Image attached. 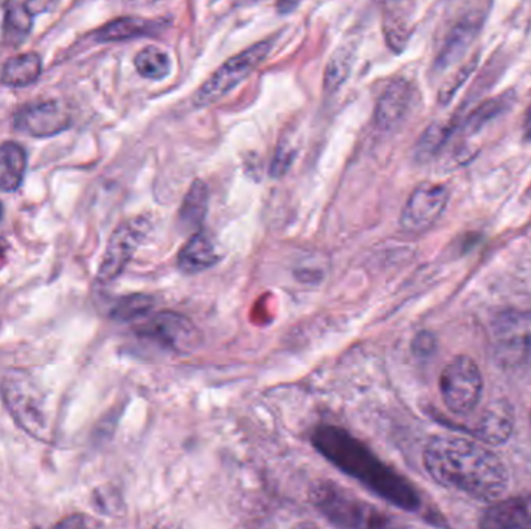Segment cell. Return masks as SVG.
Masks as SVG:
<instances>
[{
	"instance_id": "6da1fadb",
	"label": "cell",
	"mask_w": 531,
	"mask_h": 529,
	"mask_svg": "<svg viewBox=\"0 0 531 529\" xmlns=\"http://www.w3.org/2000/svg\"><path fill=\"white\" fill-rule=\"evenodd\" d=\"M423 461L438 485L482 502H496L510 481L496 453L463 436H434L424 449Z\"/></svg>"
},
{
	"instance_id": "7a4b0ae2",
	"label": "cell",
	"mask_w": 531,
	"mask_h": 529,
	"mask_svg": "<svg viewBox=\"0 0 531 529\" xmlns=\"http://www.w3.org/2000/svg\"><path fill=\"white\" fill-rule=\"evenodd\" d=\"M313 441L331 463L387 502L407 511H415L420 506L415 489L350 433L337 427H322L314 433Z\"/></svg>"
},
{
	"instance_id": "3957f363",
	"label": "cell",
	"mask_w": 531,
	"mask_h": 529,
	"mask_svg": "<svg viewBox=\"0 0 531 529\" xmlns=\"http://www.w3.org/2000/svg\"><path fill=\"white\" fill-rule=\"evenodd\" d=\"M0 395L18 426L42 443L52 440L46 398L30 374L11 370L0 381Z\"/></svg>"
},
{
	"instance_id": "277c9868",
	"label": "cell",
	"mask_w": 531,
	"mask_h": 529,
	"mask_svg": "<svg viewBox=\"0 0 531 529\" xmlns=\"http://www.w3.org/2000/svg\"><path fill=\"white\" fill-rule=\"evenodd\" d=\"M272 45H274L272 41L257 42L244 52L227 59L226 63L216 69L196 90L191 100L193 106L198 109L209 108L212 104L223 100L271 55Z\"/></svg>"
},
{
	"instance_id": "5b68a950",
	"label": "cell",
	"mask_w": 531,
	"mask_h": 529,
	"mask_svg": "<svg viewBox=\"0 0 531 529\" xmlns=\"http://www.w3.org/2000/svg\"><path fill=\"white\" fill-rule=\"evenodd\" d=\"M441 398L454 415L471 413L482 398L483 377L476 362L468 356L452 359L440 377Z\"/></svg>"
},
{
	"instance_id": "8992f818",
	"label": "cell",
	"mask_w": 531,
	"mask_h": 529,
	"mask_svg": "<svg viewBox=\"0 0 531 529\" xmlns=\"http://www.w3.org/2000/svg\"><path fill=\"white\" fill-rule=\"evenodd\" d=\"M314 502L342 529H387V519L378 509L330 483L317 489Z\"/></svg>"
},
{
	"instance_id": "52a82bcc",
	"label": "cell",
	"mask_w": 531,
	"mask_h": 529,
	"mask_svg": "<svg viewBox=\"0 0 531 529\" xmlns=\"http://www.w3.org/2000/svg\"><path fill=\"white\" fill-rule=\"evenodd\" d=\"M150 230L151 222L145 216H137L115 229L109 239L103 261L98 267V280L101 283H108L122 275Z\"/></svg>"
},
{
	"instance_id": "ba28073f",
	"label": "cell",
	"mask_w": 531,
	"mask_h": 529,
	"mask_svg": "<svg viewBox=\"0 0 531 529\" xmlns=\"http://www.w3.org/2000/svg\"><path fill=\"white\" fill-rule=\"evenodd\" d=\"M449 201L445 185L423 184L413 190L401 211V229L407 233L426 232L443 215Z\"/></svg>"
},
{
	"instance_id": "9c48e42d",
	"label": "cell",
	"mask_w": 531,
	"mask_h": 529,
	"mask_svg": "<svg viewBox=\"0 0 531 529\" xmlns=\"http://www.w3.org/2000/svg\"><path fill=\"white\" fill-rule=\"evenodd\" d=\"M499 359L507 365L522 364L531 356V315H500L494 325Z\"/></svg>"
},
{
	"instance_id": "30bf717a",
	"label": "cell",
	"mask_w": 531,
	"mask_h": 529,
	"mask_svg": "<svg viewBox=\"0 0 531 529\" xmlns=\"http://www.w3.org/2000/svg\"><path fill=\"white\" fill-rule=\"evenodd\" d=\"M70 126V115L59 101L28 104L14 117V128L36 139L61 134Z\"/></svg>"
},
{
	"instance_id": "8fae6325",
	"label": "cell",
	"mask_w": 531,
	"mask_h": 529,
	"mask_svg": "<svg viewBox=\"0 0 531 529\" xmlns=\"http://www.w3.org/2000/svg\"><path fill=\"white\" fill-rule=\"evenodd\" d=\"M139 334L177 351L190 348L198 337L195 325L187 317L170 311L154 314L140 326Z\"/></svg>"
},
{
	"instance_id": "7c38bea8",
	"label": "cell",
	"mask_w": 531,
	"mask_h": 529,
	"mask_svg": "<svg viewBox=\"0 0 531 529\" xmlns=\"http://www.w3.org/2000/svg\"><path fill=\"white\" fill-rule=\"evenodd\" d=\"M479 529H531V494L508 498L486 508Z\"/></svg>"
},
{
	"instance_id": "4fadbf2b",
	"label": "cell",
	"mask_w": 531,
	"mask_h": 529,
	"mask_svg": "<svg viewBox=\"0 0 531 529\" xmlns=\"http://www.w3.org/2000/svg\"><path fill=\"white\" fill-rule=\"evenodd\" d=\"M412 103V86L409 81L393 80L376 104L375 122L382 131H390L403 122Z\"/></svg>"
},
{
	"instance_id": "5bb4252c",
	"label": "cell",
	"mask_w": 531,
	"mask_h": 529,
	"mask_svg": "<svg viewBox=\"0 0 531 529\" xmlns=\"http://www.w3.org/2000/svg\"><path fill=\"white\" fill-rule=\"evenodd\" d=\"M219 261L218 250L210 236L199 232L191 236L177 255V266L185 274H201Z\"/></svg>"
},
{
	"instance_id": "9a60e30c",
	"label": "cell",
	"mask_w": 531,
	"mask_h": 529,
	"mask_svg": "<svg viewBox=\"0 0 531 529\" xmlns=\"http://www.w3.org/2000/svg\"><path fill=\"white\" fill-rule=\"evenodd\" d=\"M162 22L153 19L137 18V16H125L109 22L95 33L98 42H122L142 36H153L159 32Z\"/></svg>"
},
{
	"instance_id": "2e32d148",
	"label": "cell",
	"mask_w": 531,
	"mask_h": 529,
	"mask_svg": "<svg viewBox=\"0 0 531 529\" xmlns=\"http://www.w3.org/2000/svg\"><path fill=\"white\" fill-rule=\"evenodd\" d=\"M27 170V154L16 142L0 145V191L11 193L21 187Z\"/></svg>"
},
{
	"instance_id": "e0dca14e",
	"label": "cell",
	"mask_w": 531,
	"mask_h": 529,
	"mask_svg": "<svg viewBox=\"0 0 531 529\" xmlns=\"http://www.w3.org/2000/svg\"><path fill=\"white\" fill-rule=\"evenodd\" d=\"M42 72L41 56L35 52L21 53L5 63L0 81L5 86L27 87L38 81Z\"/></svg>"
},
{
	"instance_id": "ac0fdd59",
	"label": "cell",
	"mask_w": 531,
	"mask_h": 529,
	"mask_svg": "<svg viewBox=\"0 0 531 529\" xmlns=\"http://www.w3.org/2000/svg\"><path fill=\"white\" fill-rule=\"evenodd\" d=\"M210 191L204 180H195L188 188L179 208V221L187 229H193L202 224L209 210Z\"/></svg>"
},
{
	"instance_id": "d6986e66",
	"label": "cell",
	"mask_w": 531,
	"mask_h": 529,
	"mask_svg": "<svg viewBox=\"0 0 531 529\" xmlns=\"http://www.w3.org/2000/svg\"><path fill=\"white\" fill-rule=\"evenodd\" d=\"M134 66L140 77L146 80L160 81L171 72V59L165 50L159 47H145L134 58Z\"/></svg>"
},
{
	"instance_id": "ffe728a7",
	"label": "cell",
	"mask_w": 531,
	"mask_h": 529,
	"mask_svg": "<svg viewBox=\"0 0 531 529\" xmlns=\"http://www.w3.org/2000/svg\"><path fill=\"white\" fill-rule=\"evenodd\" d=\"M33 25V14L27 4L13 2L5 7L4 32L5 38L13 44H21L30 33Z\"/></svg>"
},
{
	"instance_id": "44dd1931",
	"label": "cell",
	"mask_w": 531,
	"mask_h": 529,
	"mask_svg": "<svg viewBox=\"0 0 531 529\" xmlns=\"http://www.w3.org/2000/svg\"><path fill=\"white\" fill-rule=\"evenodd\" d=\"M479 21L476 19H468V21L462 22L459 27H455L452 35L449 36L448 44H446L445 50L441 53L440 58L437 59V66L443 67L452 64L457 56L462 55L468 47L469 42L476 36L477 30H479Z\"/></svg>"
},
{
	"instance_id": "7402d4cb",
	"label": "cell",
	"mask_w": 531,
	"mask_h": 529,
	"mask_svg": "<svg viewBox=\"0 0 531 529\" xmlns=\"http://www.w3.org/2000/svg\"><path fill=\"white\" fill-rule=\"evenodd\" d=\"M154 300L148 295L136 294L120 298L115 303L111 311V317L120 322H131V320L145 317L153 309Z\"/></svg>"
},
{
	"instance_id": "603a6c76",
	"label": "cell",
	"mask_w": 531,
	"mask_h": 529,
	"mask_svg": "<svg viewBox=\"0 0 531 529\" xmlns=\"http://www.w3.org/2000/svg\"><path fill=\"white\" fill-rule=\"evenodd\" d=\"M351 69V55L348 50L339 49V52L331 58L325 72V89L333 90L339 89L348 78V73Z\"/></svg>"
},
{
	"instance_id": "cb8c5ba5",
	"label": "cell",
	"mask_w": 531,
	"mask_h": 529,
	"mask_svg": "<svg viewBox=\"0 0 531 529\" xmlns=\"http://www.w3.org/2000/svg\"><path fill=\"white\" fill-rule=\"evenodd\" d=\"M407 21L403 18H396L393 11L386 13L384 21V30H386L387 42L395 52H401L409 39V27Z\"/></svg>"
},
{
	"instance_id": "d4e9b609",
	"label": "cell",
	"mask_w": 531,
	"mask_h": 529,
	"mask_svg": "<svg viewBox=\"0 0 531 529\" xmlns=\"http://www.w3.org/2000/svg\"><path fill=\"white\" fill-rule=\"evenodd\" d=\"M295 149L294 146L289 142H282L277 146V151H275L274 159L271 163V176L283 177L288 173L289 168H291L292 162H294Z\"/></svg>"
},
{
	"instance_id": "484cf974",
	"label": "cell",
	"mask_w": 531,
	"mask_h": 529,
	"mask_svg": "<svg viewBox=\"0 0 531 529\" xmlns=\"http://www.w3.org/2000/svg\"><path fill=\"white\" fill-rule=\"evenodd\" d=\"M42 529V528H35ZM49 529H92L89 525V520L86 517L81 516V514H73V516L66 517V519L61 520V522L53 525Z\"/></svg>"
},
{
	"instance_id": "4316f807",
	"label": "cell",
	"mask_w": 531,
	"mask_h": 529,
	"mask_svg": "<svg viewBox=\"0 0 531 529\" xmlns=\"http://www.w3.org/2000/svg\"><path fill=\"white\" fill-rule=\"evenodd\" d=\"M525 137L531 139V108L528 109L527 117H525Z\"/></svg>"
},
{
	"instance_id": "83f0119b",
	"label": "cell",
	"mask_w": 531,
	"mask_h": 529,
	"mask_svg": "<svg viewBox=\"0 0 531 529\" xmlns=\"http://www.w3.org/2000/svg\"><path fill=\"white\" fill-rule=\"evenodd\" d=\"M292 529H320L319 526L313 525V523L303 522L299 525H295Z\"/></svg>"
},
{
	"instance_id": "f1b7e54d",
	"label": "cell",
	"mask_w": 531,
	"mask_h": 529,
	"mask_svg": "<svg viewBox=\"0 0 531 529\" xmlns=\"http://www.w3.org/2000/svg\"><path fill=\"white\" fill-rule=\"evenodd\" d=\"M2 216H4V207H2V202H0V221H2Z\"/></svg>"
}]
</instances>
